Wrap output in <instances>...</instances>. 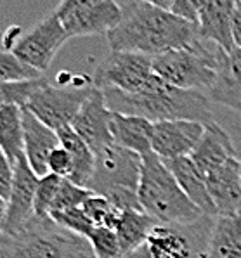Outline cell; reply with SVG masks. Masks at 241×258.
I'll return each instance as SVG.
<instances>
[{"mask_svg":"<svg viewBox=\"0 0 241 258\" xmlns=\"http://www.w3.org/2000/svg\"><path fill=\"white\" fill-rule=\"evenodd\" d=\"M122 21L106 35L109 49L156 57L200 42L198 26L148 2H122Z\"/></svg>","mask_w":241,"mask_h":258,"instance_id":"6da1fadb","label":"cell"},{"mask_svg":"<svg viewBox=\"0 0 241 258\" xmlns=\"http://www.w3.org/2000/svg\"><path fill=\"white\" fill-rule=\"evenodd\" d=\"M106 104L113 113L139 116L151 123L189 120L198 123H212L213 114L210 97L198 90H183L165 83L160 77L139 94H124L120 90H102Z\"/></svg>","mask_w":241,"mask_h":258,"instance_id":"7a4b0ae2","label":"cell"},{"mask_svg":"<svg viewBox=\"0 0 241 258\" xmlns=\"http://www.w3.org/2000/svg\"><path fill=\"white\" fill-rule=\"evenodd\" d=\"M141 210L156 224H193L205 217L186 196L168 166L155 153L142 156L139 182Z\"/></svg>","mask_w":241,"mask_h":258,"instance_id":"3957f363","label":"cell"},{"mask_svg":"<svg viewBox=\"0 0 241 258\" xmlns=\"http://www.w3.org/2000/svg\"><path fill=\"white\" fill-rule=\"evenodd\" d=\"M0 258H96L85 237L59 227L52 218L33 217L13 236H0Z\"/></svg>","mask_w":241,"mask_h":258,"instance_id":"277c9868","label":"cell"},{"mask_svg":"<svg viewBox=\"0 0 241 258\" xmlns=\"http://www.w3.org/2000/svg\"><path fill=\"white\" fill-rule=\"evenodd\" d=\"M142 156L113 144L96 156L89 189L106 198L118 212H142L139 203Z\"/></svg>","mask_w":241,"mask_h":258,"instance_id":"5b68a950","label":"cell"},{"mask_svg":"<svg viewBox=\"0 0 241 258\" xmlns=\"http://www.w3.org/2000/svg\"><path fill=\"white\" fill-rule=\"evenodd\" d=\"M153 71L165 83L183 90H210L219 75V49L210 50L203 40L188 49L153 57Z\"/></svg>","mask_w":241,"mask_h":258,"instance_id":"8992f818","label":"cell"},{"mask_svg":"<svg viewBox=\"0 0 241 258\" xmlns=\"http://www.w3.org/2000/svg\"><path fill=\"white\" fill-rule=\"evenodd\" d=\"M217 217H201L193 224H156L139 249L122 258H207Z\"/></svg>","mask_w":241,"mask_h":258,"instance_id":"52a82bcc","label":"cell"},{"mask_svg":"<svg viewBox=\"0 0 241 258\" xmlns=\"http://www.w3.org/2000/svg\"><path fill=\"white\" fill-rule=\"evenodd\" d=\"M155 78L151 55L111 50L94 71L92 82L94 87L101 90L113 89L124 94H139L148 89Z\"/></svg>","mask_w":241,"mask_h":258,"instance_id":"ba28073f","label":"cell"},{"mask_svg":"<svg viewBox=\"0 0 241 258\" xmlns=\"http://www.w3.org/2000/svg\"><path fill=\"white\" fill-rule=\"evenodd\" d=\"M54 14L70 38L108 35L122 21V7L113 0H65Z\"/></svg>","mask_w":241,"mask_h":258,"instance_id":"9c48e42d","label":"cell"},{"mask_svg":"<svg viewBox=\"0 0 241 258\" xmlns=\"http://www.w3.org/2000/svg\"><path fill=\"white\" fill-rule=\"evenodd\" d=\"M92 90L94 87H56L45 80L40 89L31 95L26 109H30L43 125L59 132L71 126Z\"/></svg>","mask_w":241,"mask_h":258,"instance_id":"30bf717a","label":"cell"},{"mask_svg":"<svg viewBox=\"0 0 241 258\" xmlns=\"http://www.w3.org/2000/svg\"><path fill=\"white\" fill-rule=\"evenodd\" d=\"M68 40L70 37L66 35L65 28L52 13L35 25L28 33L16 38L7 50H11L26 66L43 73L50 68L56 54Z\"/></svg>","mask_w":241,"mask_h":258,"instance_id":"8fae6325","label":"cell"},{"mask_svg":"<svg viewBox=\"0 0 241 258\" xmlns=\"http://www.w3.org/2000/svg\"><path fill=\"white\" fill-rule=\"evenodd\" d=\"M111 118L113 111L106 104L104 92L94 87L92 94L71 123V128L97 156L106 148L114 144L111 137Z\"/></svg>","mask_w":241,"mask_h":258,"instance_id":"7c38bea8","label":"cell"},{"mask_svg":"<svg viewBox=\"0 0 241 258\" xmlns=\"http://www.w3.org/2000/svg\"><path fill=\"white\" fill-rule=\"evenodd\" d=\"M38 177L30 168L26 158L14 165V180L7 200V218L2 236L19 232L35 217V196H37Z\"/></svg>","mask_w":241,"mask_h":258,"instance_id":"4fadbf2b","label":"cell"},{"mask_svg":"<svg viewBox=\"0 0 241 258\" xmlns=\"http://www.w3.org/2000/svg\"><path fill=\"white\" fill-rule=\"evenodd\" d=\"M203 132L205 125L198 121L177 120L155 123V128H153V153L163 161L191 156V153L198 146Z\"/></svg>","mask_w":241,"mask_h":258,"instance_id":"5bb4252c","label":"cell"},{"mask_svg":"<svg viewBox=\"0 0 241 258\" xmlns=\"http://www.w3.org/2000/svg\"><path fill=\"white\" fill-rule=\"evenodd\" d=\"M236 2L226 0H198L200 40L215 43L217 49L231 54L236 49L232 38V18Z\"/></svg>","mask_w":241,"mask_h":258,"instance_id":"9a60e30c","label":"cell"},{"mask_svg":"<svg viewBox=\"0 0 241 258\" xmlns=\"http://www.w3.org/2000/svg\"><path fill=\"white\" fill-rule=\"evenodd\" d=\"M25 128V158L38 178L49 173V158L54 149L61 146L56 130L49 128L30 109L23 108Z\"/></svg>","mask_w":241,"mask_h":258,"instance_id":"2e32d148","label":"cell"},{"mask_svg":"<svg viewBox=\"0 0 241 258\" xmlns=\"http://www.w3.org/2000/svg\"><path fill=\"white\" fill-rule=\"evenodd\" d=\"M207 185L217 217L241 213V173L236 158L208 173Z\"/></svg>","mask_w":241,"mask_h":258,"instance_id":"e0dca14e","label":"cell"},{"mask_svg":"<svg viewBox=\"0 0 241 258\" xmlns=\"http://www.w3.org/2000/svg\"><path fill=\"white\" fill-rule=\"evenodd\" d=\"M232 158H234V146L229 134L217 121L207 123L198 146L191 153V160L205 175H208Z\"/></svg>","mask_w":241,"mask_h":258,"instance_id":"ac0fdd59","label":"cell"},{"mask_svg":"<svg viewBox=\"0 0 241 258\" xmlns=\"http://www.w3.org/2000/svg\"><path fill=\"white\" fill-rule=\"evenodd\" d=\"M207 95L212 102L241 114V49H234L231 54L219 49V75Z\"/></svg>","mask_w":241,"mask_h":258,"instance_id":"d6986e66","label":"cell"},{"mask_svg":"<svg viewBox=\"0 0 241 258\" xmlns=\"http://www.w3.org/2000/svg\"><path fill=\"white\" fill-rule=\"evenodd\" d=\"M163 163L168 166L172 175L179 182L180 189L201 210V213L207 217H217V210L213 206L210 192H208L207 175L196 166L191 156L177 158V160L163 161Z\"/></svg>","mask_w":241,"mask_h":258,"instance_id":"ffe728a7","label":"cell"},{"mask_svg":"<svg viewBox=\"0 0 241 258\" xmlns=\"http://www.w3.org/2000/svg\"><path fill=\"white\" fill-rule=\"evenodd\" d=\"M153 128H155V123L144 120V118L113 113V142L120 148L137 153L139 156L153 153Z\"/></svg>","mask_w":241,"mask_h":258,"instance_id":"44dd1931","label":"cell"},{"mask_svg":"<svg viewBox=\"0 0 241 258\" xmlns=\"http://www.w3.org/2000/svg\"><path fill=\"white\" fill-rule=\"evenodd\" d=\"M207 258H241V213L215 218Z\"/></svg>","mask_w":241,"mask_h":258,"instance_id":"7402d4cb","label":"cell"},{"mask_svg":"<svg viewBox=\"0 0 241 258\" xmlns=\"http://www.w3.org/2000/svg\"><path fill=\"white\" fill-rule=\"evenodd\" d=\"M57 136L61 146L68 151L71 161H73V170L68 178L80 187H89L90 178L94 175V168H96V154L75 134L71 126L59 130Z\"/></svg>","mask_w":241,"mask_h":258,"instance_id":"603a6c76","label":"cell"},{"mask_svg":"<svg viewBox=\"0 0 241 258\" xmlns=\"http://www.w3.org/2000/svg\"><path fill=\"white\" fill-rule=\"evenodd\" d=\"M0 149L13 165L25 158V128L21 106L0 108Z\"/></svg>","mask_w":241,"mask_h":258,"instance_id":"cb8c5ba5","label":"cell"},{"mask_svg":"<svg viewBox=\"0 0 241 258\" xmlns=\"http://www.w3.org/2000/svg\"><path fill=\"white\" fill-rule=\"evenodd\" d=\"M155 225L156 222L146 215L144 212H136V210L122 212L114 232H116L118 241H120L124 256L139 249L146 243Z\"/></svg>","mask_w":241,"mask_h":258,"instance_id":"d4e9b609","label":"cell"},{"mask_svg":"<svg viewBox=\"0 0 241 258\" xmlns=\"http://www.w3.org/2000/svg\"><path fill=\"white\" fill-rule=\"evenodd\" d=\"M47 78L37 80H23V82H7L0 83V108L2 106H21L26 108L31 95L40 89V85Z\"/></svg>","mask_w":241,"mask_h":258,"instance_id":"484cf974","label":"cell"},{"mask_svg":"<svg viewBox=\"0 0 241 258\" xmlns=\"http://www.w3.org/2000/svg\"><path fill=\"white\" fill-rule=\"evenodd\" d=\"M82 210H84L85 215L92 220V224L96 225V227H101L102 225V227L113 229V231L116 229V224L122 215V212H118L106 198L99 196V194H92L84 203Z\"/></svg>","mask_w":241,"mask_h":258,"instance_id":"4316f807","label":"cell"},{"mask_svg":"<svg viewBox=\"0 0 241 258\" xmlns=\"http://www.w3.org/2000/svg\"><path fill=\"white\" fill-rule=\"evenodd\" d=\"M37 78H42L40 71L26 66L11 50H0V83L37 80Z\"/></svg>","mask_w":241,"mask_h":258,"instance_id":"83f0119b","label":"cell"},{"mask_svg":"<svg viewBox=\"0 0 241 258\" xmlns=\"http://www.w3.org/2000/svg\"><path fill=\"white\" fill-rule=\"evenodd\" d=\"M63 178L54 175V173H47L45 177L38 178V187L37 196H35V217L49 218L52 205L57 198L59 187H61Z\"/></svg>","mask_w":241,"mask_h":258,"instance_id":"f1b7e54d","label":"cell"},{"mask_svg":"<svg viewBox=\"0 0 241 258\" xmlns=\"http://www.w3.org/2000/svg\"><path fill=\"white\" fill-rule=\"evenodd\" d=\"M87 241L90 243V248H92L96 258H122L124 256V251H122L120 241H118V236L113 229L108 227H96L90 236L87 237Z\"/></svg>","mask_w":241,"mask_h":258,"instance_id":"f546056e","label":"cell"},{"mask_svg":"<svg viewBox=\"0 0 241 258\" xmlns=\"http://www.w3.org/2000/svg\"><path fill=\"white\" fill-rule=\"evenodd\" d=\"M92 194L94 192L89 187H80V185H77L75 182H71L70 178H63L61 187H59L57 198H56V201H54L50 213L65 212V210H73V208H82L84 203L92 196Z\"/></svg>","mask_w":241,"mask_h":258,"instance_id":"4dcf8cb0","label":"cell"},{"mask_svg":"<svg viewBox=\"0 0 241 258\" xmlns=\"http://www.w3.org/2000/svg\"><path fill=\"white\" fill-rule=\"evenodd\" d=\"M50 218L63 227L65 231L71 234H77L80 237H89L90 232L96 229V225L92 224L89 217L85 215V212L82 208H73V210H65V212H54L50 213Z\"/></svg>","mask_w":241,"mask_h":258,"instance_id":"1f68e13d","label":"cell"},{"mask_svg":"<svg viewBox=\"0 0 241 258\" xmlns=\"http://www.w3.org/2000/svg\"><path fill=\"white\" fill-rule=\"evenodd\" d=\"M47 165H49V173H54L61 178H68L71 175V170H73V161H71L70 153L63 146L52 151Z\"/></svg>","mask_w":241,"mask_h":258,"instance_id":"d6a6232c","label":"cell"},{"mask_svg":"<svg viewBox=\"0 0 241 258\" xmlns=\"http://www.w3.org/2000/svg\"><path fill=\"white\" fill-rule=\"evenodd\" d=\"M170 13L198 26V0H172Z\"/></svg>","mask_w":241,"mask_h":258,"instance_id":"836d02e7","label":"cell"},{"mask_svg":"<svg viewBox=\"0 0 241 258\" xmlns=\"http://www.w3.org/2000/svg\"><path fill=\"white\" fill-rule=\"evenodd\" d=\"M13 180H14V165L9 161L6 153L0 149V196L6 201L9 200Z\"/></svg>","mask_w":241,"mask_h":258,"instance_id":"e575fe53","label":"cell"},{"mask_svg":"<svg viewBox=\"0 0 241 258\" xmlns=\"http://www.w3.org/2000/svg\"><path fill=\"white\" fill-rule=\"evenodd\" d=\"M232 38L236 49H241V2L234 6V18H232Z\"/></svg>","mask_w":241,"mask_h":258,"instance_id":"d590c367","label":"cell"},{"mask_svg":"<svg viewBox=\"0 0 241 258\" xmlns=\"http://www.w3.org/2000/svg\"><path fill=\"white\" fill-rule=\"evenodd\" d=\"M7 218V201L0 196V236L4 234V225H6Z\"/></svg>","mask_w":241,"mask_h":258,"instance_id":"8d00e7d4","label":"cell"},{"mask_svg":"<svg viewBox=\"0 0 241 258\" xmlns=\"http://www.w3.org/2000/svg\"><path fill=\"white\" fill-rule=\"evenodd\" d=\"M239 173H241V161H239Z\"/></svg>","mask_w":241,"mask_h":258,"instance_id":"74e56055","label":"cell"}]
</instances>
